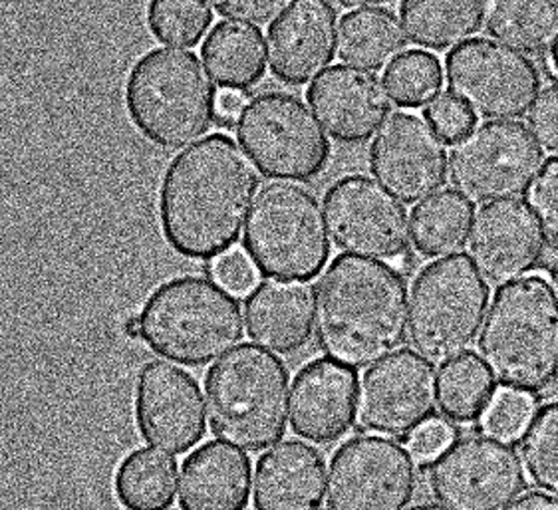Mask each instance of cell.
Segmentation results:
<instances>
[{"label": "cell", "instance_id": "6da1fadb", "mask_svg": "<svg viewBox=\"0 0 558 510\" xmlns=\"http://www.w3.org/2000/svg\"><path fill=\"white\" fill-rule=\"evenodd\" d=\"M257 195L251 157L229 135H209L175 157L163 175L161 233L179 256L213 260L241 239Z\"/></svg>", "mask_w": 558, "mask_h": 510}, {"label": "cell", "instance_id": "7a4b0ae2", "mask_svg": "<svg viewBox=\"0 0 558 510\" xmlns=\"http://www.w3.org/2000/svg\"><path fill=\"white\" fill-rule=\"evenodd\" d=\"M316 344L348 367H368L408 338L410 296L398 268L376 258L340 255L316 287Z\"/></svg>", "mask_w": 558, "mask_h": 510}, {"label": "cell", "instance_id": "3957f363", "mask_svg": "<svg viewBox=\"0 0 558 510\" xmlns=\"http://www.w3.org/2000/svg\"><path fill=\"white\" fill-rule=\"evenodd\" d=\"M483 362L505 389L536 396L558 377V294L541 275L495 292L480 336Z\"/></svg>", "mask_w": 558, "mask_h": 510}, {"label": "cell", "instance_id": "277c9868", "mask_svg": "<svg viewBox=\"0 0 558 510\" xmlns=\"http://www.w3.org/2000/svg\"><path fill=\"white\" fill-rule=\"evenodd\" d=\"M193 52L154 48L125 80V110L149 144L178 151L203 139L217 122V89Z\"/></svg>", "mask_w": 558, "mask_h": 510}, {"label": "cell", "instance_id": "5b68a950", "mask_svg": "<svg viewBox=\"0 0 558 510\" xmlns=\"http://www.w3.org/2000/svg\"><path fill=\"white\" fill-rule=\"evenodd\" d=\"M289 384L279 355L263 345H236L205 376L213 435L251 453L279 444L291 420Z\"/></svg>", "mask_w": 558, "mask_h": 510}, {"label": "cell", "instance_id": "8992f818", "mask_svg": "<svg viewBox=\"0 0 558 510\" xmlns=\"http://www.w3.org/2000/svg\"><path fill=\"white\" fill-rule=\"evenodd\" d=\"M137 316L147 348L187 367L221 360L245 333L241 302L205 277H178L159 284Z\"/></svg>", "mask_w": 558, "mask_h": 510}, {"label": "cell", "instance_id": "52a82bcc", "mask_svg": "<svg viewBox=\"0 0 558 510\" xmlns=\"http://www.w3.org/2000/svg\"><path fill=\"white\" fill-rule=\"evenodd\" d=\"M489 311V284L473 258L449 255L420 270L410 294V342L436 366L470 354Z\"/></svg>", "mask_w": 558, "mask_h": 510}, {"label": "cell", "instance_id": "ba28073f", "mask_svg": "<svg viewBox=\"0 0 558 510\" xmlns=\"http://www.w3.org/2000/svg\"><path fill=\"white\" fill-rule=\"evenodd\" d=\"M243 246L258 272L270 280L308 282L330 258L328 222L308 189L270 183L258 191Z\"/></svg>", "mask_w": 558, "mask_h": 510}, {"label": "cell", "instance_id": "9c48e42d", "mask_svg": "<svg viewBox=\"0 0 558 510\" xmlns=\"http://www.w3.org/2000/svg\"><path fill=\"white\" fill-rule=\"evenodd\" d=\"M236 139L267 179L306 183L323 173L332 145L311 108L287 92H265L246 101Z\"/></svg>", "mask_w": 558, "mask_h": 510}, {"label": "cell", "instance_id": "30bf717a", "mask_svg": "<svg viewBox=\"0 0 558 510\" xmlns=\"http://www.w3.org/2000/svg\"><path fill=\"white\" fill-rule=\"evenodd\" d=\"M449 92L475 116L513 122L531 111L541 94V72L533 60L492 38H473L446 58Z\"/></svg>", "mask_w": 558, "mask_h": 510}, {"label": "cell", "instance_id": "8fae6325", "mask_svg": "<svg viewBox=\"0 0 558 510\" xmlns=\"http://www.w3.org/2000/svg\"><path fill=\"white\" fill-rule=\"evenodd\" d=\"M432 495L451 510H505L526 487L513 445L489 433L459 437L429 465Z\"/></svg>", "mask_w": 558, "mask_h": 510}, {"label": "cell", "instance_id": "7c38bea8", "mask_svg": "<svg viewBox=\"0 0 558 510\" xmlns=\"http://www.w3.org/2000/svg\"><path fill=\"white\" fill-rule=\"evenodd\" d=\"M543 167V149L525 125L487 122L475 125L449 156L451 185L475 203L521 197Z\"/></svg>", "mask_w": 558, "mask_h": 510}, {"label": "cell", "instance_id": "4fadbf2b", "mask_svg": "<svg viewBox=\"0 0 558 510\" xmlns=\"http://www.w3.org/2000/svg\"><path fill=\"white\" fill-rule=\"evenodd\" d=\"M417 461L410 449L380 435H357L330 459L328 510H405L417 493Z\"/></svg>", "mask_w": 558, "mask_h": 510}, {"label": "cell", "instance_id": "5bb4252c", "mask_svg": "<svg viewBox=\"0 0 558 510\" xmlns=\"http://www.w3.org/2000/svg\"><path fill=\"white\" fill-rule=\"evenodd\" d=\"M328 233L347 255L398 260L408 255L412 224L400 201L366 175L338 179L324 195Z\"/></svg>", "mask_w": 558, "mask_h": 510}, {"label": "cell", "instance_id": "9a60e30c", "mask_svg": "<svg viewBox=\"0 0 558 510\" xmlns=\"http://www.w3.org/2000/svg\"><path fill=\"white\" fill-rule=\"evenodd\" d=\"M436 405V369L405 348L369 366L362 377L357 423L366 432L410 439L434 417Z\"/></svg>", "mask_w": 558, "mask_h": 510}, {"label": "cell", "instance_id": "2e32d148", "mask_svg": "<svg viewBox=\"0 0 558 510\" xmlns=\"http://www.w3.org/2000/svg\"><path fill=\"white\" fill-rule=\"evenodd\" d=\"M135 423L144 441L168 456H183L207 432V400L197 379L169 362L151 360L135 381Z\"/></svg>", "mask_w": 558, "mask_h": 510}, {"label": "cell", "instance_id": "e0dca14e", "mask_svg": "<svg viewBox=\"0 0 558 510\" xmlns=\"http://www.w3.org/2000/svg\"><path fill=\"white\" fill-rule=\"evenodd\" d=\"M368 156L372 175L402 203L429 199L446 185V142L417 113L390 116L369 145Z\"/></svg>", "mask_w": 558, "mask_h": 510}, {"label": "cell", "instance_id": "ac0fdd59", "mask_svg": "<svg viewBox=\"0 0 558 510\" xmlns=\"http://www.w3.org/2000/svg\"><path fill=\"white\" fill-rule=\"evenodd\" d=\"M545 233L523 201L487 203L471 227V258L489 284L502 287L533 272L545 256Z\"/></svg>", "mask_w": 558, "mask_h": 510}, {"label": "cell", "instance_id": "d6986e66", "mask_svg": "<svg viewBox=\"0 0 558 510\" xmlns=\"http://www.w3.org/2000/svg\"><path fill=\"white\" fill-rule=\"evenodd\" d=\"M338 14L326 0H291L268 28V66L284 86H306L332 64Z\"/></svg>", "mask_w": 558, "mask_h": 510}, {"label": "cell", "instance_id": "ffe728a7", "mask_svg": "<svg viewBox=\"0 0 558 510\" xmlns=\"http://www.w3.org/2000/svg\"><path fill=\"white\" fill-rule=\"evenodd\" d=\"M318 122L338 144L368 142L391 111L386 84L360 68L332 66L314 80L306 92Z\"/></svg>", "mask_w": 558, "mask_h": 510}, {"label": "cell", "instance_id": "44dd1931", "mask_svg": "<svg viewBox=\"0 0 558 510\" xmlns=\"http://www.w3.org/2000/svg\"><path fill=\"white\" fill-rule=\"evenodd\" d=\"M357 391L354 367L330 357L308 362L292 381V432L316 445L336 444L356 423Z\"/></svg>", "mask_w": 558, "mask_h": 510}, {"label": "cell", "instance_id": "7402d4cb", "mask_svg": "<svg viewBox=\"0 0 558 510\" xmlns=\"http://www.w3.org/2000/svg\"><path fill=\"white\" fill-rule=\"evenodd\" d=\"M326 461L313 445L280 441L258 457L255 469V510H323Z\"/></svg>", "mask_w": 558, "mask_h": 510}, {"label": "cell", "instance_id": "603a6c76", "mask_svg": "<svg viewBox=\"0 0 558 510\" xmlns=\"http://www.w3.org/2000/svg\"><path fill=\"white\" fill-rule=\"evenodd\" d=\"M246 332L275 354L291 355L313 340L316 290L306 282L265 280L245 302Z\"/></svg>", "mask_w": 558, "mask_h": 510}, {"label": "cell", "instance_id": "cb8c5ba5", "mask_svg": "<svg viewBox=\"0 0 558 510\" xmlns=\"http://www.w3.org/2000/svg\"><path fill=\"white\" fill-rule=\"evenodd\" d=\"M251 475V459L239 447L207 441L181 465L179 509L246 510Z\"/></svg>", "mask_w": 558, "mask_h": 510}, {"label": "cell", "instance_id": "d4e9b609", "mask_svg": "<svg viewBox=\"0 0 558 510\" xmlns=\"http://www.w3.org/2000/svg\"><path fill=\"white\" fill-rule=\"evenodd\" d=\"M493 0H402L403 33L425 50L444 52L470 42L487 23Z\"/></svg>", "mask_w": 558, "mask_h": 510}, {"label": "cell", "instance_id": "484cf974", "mask_svg": "<svg viewBox=\"0 0 558 510\" xmlns=\"http://www.w3.org/2000/svg\"><path fill=\"white\" fill-rule=\"evenodd\" d=\"M202 58L211 78L233 92L255 88L267 72L265 36L253 24H217L203 42Z\"/></svg>", "mask_w": 558, "mask_h": 510}, {"label": "cell", "instance_id": "4316f807", "mask_svg": "<svg viewBox=\"0 0 558 510\" xmlns=\"http://www.w3.org/2000/svg\"><path fill=\"white\" fill-rule=\"evenodd\" d=\"M405 33L388 9L350 12L338 28V56L347 66L380 72L405 50Z\"/></svg>", "mask_w": 558, "mask_h": 510}, {"label": "cell", "instance_id": "83f0119b", "mask_svg": "<svg viewBox=\"0 0 558 510\" xmlns=\"http://www.w3.org/2000/svg\"><path fill=\"white\" fill-rule=\"evenodd\" d=\"M473 212V203L453 189L417 203L410 217L415 251L425 258L458 255L471 236Z\"/></svg>", "mask_w": 558, "mask_h": 510}, {"label": "cell", "instance_id": "f1b7e54d", "mask_svg": "<svg viewBox=\"0 0 558 510\" xmlns=\"http://www.w3.org/2000/svg\"><path fill=\"white\" fill-rule=\"evenodd\" d=\"M178 483L175 457L140 447L116 469L113 495L123 510H169L175 502Z\"/></svg>", "mask_w": 558, "mask_h": 510}, {"label": "cell", "instance_id": "f546056e", "mask_svg": "<svg viewBox=\"0 0 558 510\" xmlns=\"http://www.w3.org/2000/svg\"><path fill=\"white\" fill-rule=\"evenodd\" d=\"M485 26L523 54H545L558 45V0H493Z\"/></svg>", "mask_w": 558, "mask_h": 510}, {"label": "cell", "instance_id": "4dcf8cb0", "mask_svg": "<svg viewBox=\"0 0 558 510\" xmlns=\"http://www.w3.org/2000/svg\"><path fill=\"white\" fill-rule=\"evenodd\" d=\"M495 396V376L480 355H461L449 362L437 377V405L449 423L480 422Z\"/></svg>", "mask_w": 558, "mask_h": 510}, {"label": "cell", "instance_id": "1f68e13d", "mask_svg": "<svg viewBox=\"0 0 558 510\" xmlns=\"http://www.w3.org/2000/svg\"><path fill=\"white\" fill-rule=\"evenodd\" d=\"M525 475L536 488L558 497V398L541 403L519 435Z\"/></svg>", "mask_w": 558, "mask_h": 510}, {"label": "cell", "instance_id": "d6a6232c", "mask_svg": "<svg viewBox=\"0 0 558 510\" xmlns=\"http://www.w3.org/2000/svg\"><path fill=\"white\" fill-rule=\"evenodd\" d=\"M384 84L400 108H424L444 84V68L425 50H408L386 68Z\"/></svg>", "mask_w": 558, "mask_h": 510}, {"label": "cell", "instance_id": "836d02e7", "mask_svg": "<svg viewBox=\"0 0 558 510\" xmlns=\"http://www.w3.org/2000/svg\"><path fill=\"white\" fill-rule=\"evenodd\" d=\"M213 23L207 0H149L147 26L161 45L193 48Z\"/></svg>", "mask_w": 558, "mask_h": 510}, {"label": "cell", "instance_id": "e575fe53", "mask_svg": "<svg viewBox=\"0 0 558 510\" xmlns=\"http://www.w3.org/2000/svg\"><path fill=\"white\" fill-rule=\"evenodd\" d=\"M533 411H535V403L531 400V396L502 388L501 391H497L495 400L485 413L483 427L495 437L513 439L523 433Z\"/></svg>", "mask_w": 558, "mask_h": 510}, {"label": "cell", "instance_id": "d590c367", "mask_svg": "<svg viewBox=\"0 0 558 510\" xmlns=\"http://www.w3.org/2000/svg\"><path fill=\"white\" fill-rule=\"evenodd\" d=\"M529 207L541 222L543 233L558 248V157H550L536 173L526 197Z\"/></svg>", "mask_w": 558, "mask_h": 510}, {"label": "cell", "instance_id": "8d00e7d4", "mask_svg": "<svg viewBox=\"0 0 558 510\" xmlns=\"http://www.w3.org/2000/svg\"><path fill=\"white\" fill-rule=\"evenodd\" d=\"M424 118L446 144H458L475 127V113L451 92L437 94L427 104Z\"/></svg>", "mask_w": 558, "mask_h": 510}, {"label": "cell", "instance_id": "74e56055", "mask_svg": "<svg viewBox=\"0 0 558 510\" xmlns=\"http://www.w3.org/2000/svg\"><path fill=\"white\" fill-rule=\"evenodd\" d=\"M526 125L543 151L558 156V84L547 86L538 94L526 113Z\"/></svg>", "mask_w": 558, "mask_h": 510}, {"label": "cell", "instance_id": "f35d334b", "mask_svg": "<svg viewBox=\"0 0 558 510\" xmlns=\"http://www.w3.org/2000/svg\"><path fill=\"white\" fill-rule=\"evenodd\" d=\"M211 277L229 292L246 294L257 289L258 268L245 251H229L209 265Z\"/></svg>", "mask_w": 558, "mask_h": 510}, {"label": "cell", "instance_id": "ab89813d", "mask_svg": "<svg viewBox=\"0 0 558 510\" xmlns=\"http://www.w3.org/2000/svg\"><path fill=\"white\" fill-rule=\"evenodd\" d=\"M219 16L233 23L263 24L272 23L284 12L287 0H209Z\"/></svg>", "mask_w": 558, "mask_h": 510}, {"label": "cell", "instance_id": "60d3db41", "mask_svg": "<svg viewBox=\"0 0 558 510\" xmlns=\"http://www.w3.org/2000/svg\"><path fill=\"white\" fill-rule=\"evenodd\" d=\"M456 441L453 427L446 420H429L410 437V451L417 463L432 465Z\"/></svg>", "mask_w": 558, "mask_h": 510}, {"label": "cell", "instance_id": "b9f144b4", "mask_svg": "<svg viewBox=\"0 0 558 510\" xmlns=\"http://www.w3.org/2000/svg\"><path fill=\"white\" fill-rule=\"evenodd\" d=\"M245 108V98L241 92H223L217 100V125L221 127H233L239 118H241V111Z\"/></svg>", "mask_w": 558, "mask_h": 510}, {"label": "cell", "instance_id": "7bdbcfd3", "mask_svg": "<svg viewBox=\"0 0 558 510\" xmlns=\"http://www.w3.org/2000/svg\"><path fill=\"white\" fill-rule=\"evenodd\" d=\"M505 510H558V497L545 493H529L514 500Z\"/></svg>", "mask_w": 558, "mask_h": 510}, {"label": "cell", "instance_id": "ee69618b", "mask_svg": "<svg viewBox=\"0 0 558 510\" xmlns=\"http://www.w3.org/2000/svg\"><path fill=\"white\" fill-rule=\"evenodd\" d=\"M336 9H342V11H364V9H374V7H380V4H388L393 0H328Z\"/></svg>", "mask_w": 558, "mask_h": 510}, {"label": "cell", "instance_id": "f6af8a7d", "mask_svg": "<svg viewBox=\"0 0 558 510\" xmlns=\"http://www.w3.org/2000/svg\"><path fill=\"white\" fill-rule=\"evenodd\" d=\"M123 333L128 336V338H140L142 336V326H140V316H130L125 323H123Z\"/></svg>", "mask_w": 558, "mask_h": 510}, {"label": "cell", "instance_id": "bcb514c9", "mask_svg": "<svg viewBox=\"0 0 558 510\" xmlns=\"http://www.w3.org/2000/svg\"><path fill=\"white\" fill-rule=\"evenodd\" d=\"M408 510H451L444 507V505H434V502H424V505H415L412 509Z\"/></svg>", "mask_w": 558, "mask_h": 510}, {"label": "cell", "instance_id": "7dc6e473", "mask_svg": "<svg viewBox=\"0 0 558 510\" xmlns=\"http://www.w3.org/2000/svg\"><path fill=\"white\" fill-rule=\"evenodd\" d=\"M550 68L555 72V76L558 78V45L553 48V54H550Z\"/></svg>", "mask_w": 558, "mask_h": 510}, {"label": "cell", "instance_id": "c3c4849f", "mask_svg": "<svg viewBox=\"0 0 558 510\" xmlns=\"http://www.w3.org/2000/svg\"><path fill=\"white\" fill-rule=\"evenodd\" d=\"M555 284H557V294H558V275H557V282H555Z\"/></svg>", "mask_w": 558, "mask_h": 510}]
</instances>
